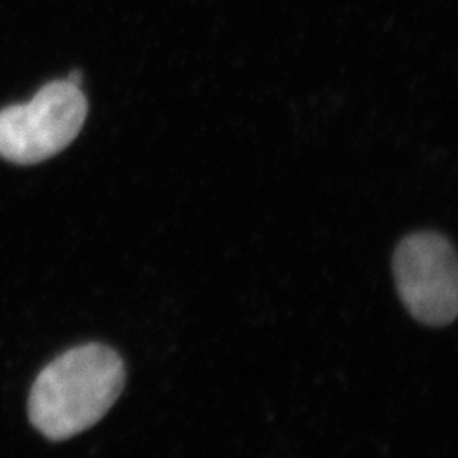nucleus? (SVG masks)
Wrapping results in <instances>:
<instances>
[{"instance_id": "obj_1", "label": "nucleus", "mask_w": 458, "mask_h": 458, "mask_svg": "<svg viewBox=\"0 0 458 458\" xmlns=\"http://www.w3.org/2000/svg\"><path fill=\"white\" fill-rule=\"evenodd\" d=\"M124 382V361L111 346H73L36 377L28 401L30 421L53 442L73 438L98 425L114 406Z\"/></svg>"}, {"instance_id": "obj_3", "label": "nucleus", "mask_w": 458, "mask_h": 458, "mask_svg": "<svg viewBox=\"0 0 458 458\" xmlns=\"http://www.w3.org/2000/svg\"><path fill=\"white\" fill-rule=\"evenodd\" d=\"M397 293L411 316L426 327H448L457 318L455 248L440 233L423 231L404 238L393 260Z\"/></svg>"}, {"instance_id": "obj_2", "label": "nucleus", "mask_w": 458, "mask_h": 458, "mask_svg": "<svg viewBox=\"0 0 458 458\" xmlns=\"http://www.w3.org/2000/svg\"><path fill=\"white\" fill-rule=\"evenodd\" d=\"M87 109L79 85L47 83L28 104L0 111V157L17 165L48 160L79 136Z\"/></svg>"}, {"instance_id": "obj_4", "label": "nucleus", "mask_w": 458, "mask_h": 458, "mask_svg": "<svg viewBox=\"0 0 458 458\" xmlns=\"http://www.w3.org/2000/svg\"><path fill=\"white\" fill-rule=\"evenodd\" d=\"M66 81L70 83H73V85H79V87H81V83H82V73H81V72H72V73H70V77H68Z\"/></svg>"}]
</instances>
